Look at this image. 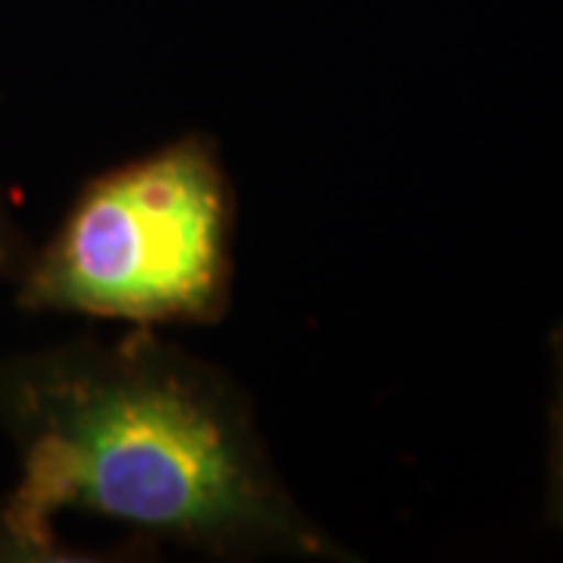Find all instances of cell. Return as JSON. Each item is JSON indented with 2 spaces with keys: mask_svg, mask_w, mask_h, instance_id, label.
<instances>
[{
  "mask_svg": "<svg viewBox=\"0 0 563 563\" xmlns=\"http://www.w3.org/2000/svg\"><path fill=\"white\" fill-rule=\"evenodd\" d=\"M0 429L20 476L0 495V561H73L57 517L217 561H351L279 479L251 398L154 329L0 357Z\"/></svg>",
  "mask_w": 563,
  "mask_h": 563,
  "instance_id": "1",
  "label": "cell"
},
{
  "mask_svg": "<svg viewBox=\"0 0 563 563\" xmlns=\"http://www.w3.org/2000/svg\"><path fill=\"white\" fill-rule=\"evenodd\" d=\"M235 285V188L217 141L181 135L81 185L16 276L25 313L213 325Z\"/></svg>",
  "mask_w": 563,
  "mask_h": 563,
  "instance_id": "2",
  "label": "cell"
},
{
  "mask_svg": "<svg viewBox=\"0 0 563 563\" xmlns=\"http://www.w3.org/2000/svg\"><path fill=\"white\" fill-rule=\"evenodd\" d=\"M29 244L22 239L20 225L10 213V203L0 191V282H16L22 273V266L29 261Z\"/></svg>",
  "mask_w": 563,
  "mask_h": 563,
  "instance_id": "3",
  "label": "cell"
},
{
  "mask_svg": "<svg viewBox=\"0 0 563 563\" xmlns=\"http://www.w3.org/2000/svg\"><path fill=\"white\" fill-rule=\"evenodd\" d=\"M551 514L563 529V354H561V391H558V417H554V473H551Z\"/></svg>",
  "mask_w": 563,
  "mask_h": 563,
  "instance_id": "4",
  "label": "cell"
}]
</instances>
